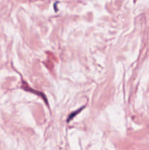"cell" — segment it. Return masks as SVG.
<instances>
[{
    "mask_svg": "<svg viewBox=\"0 0 149 150\" xmlns=\"http://www.w3.org/2000/svg\"><path fill=\"white\" fill-rule=\"evenodd\" d=\"M83 108H84V106H83V107H82V108H79V109H77L76 111H73L72 113H71V114H70V115H69L68 119H67V122H70V120H72V119L74 118V117H75V116L77 115V114H79V113H80V111H82V109H83Z\"/></svg>",
    "mask_w": 149,
    "mask_h": 150,
    "instance_id": "7a4b0ae2",
    "label": "cell"
},
{
    "mask_svg": "<svg viewBox=\"0 0 149 150\" xmlns=\"http://www.w3.org/2000/svg\"><path fill=\"white\" fill-rule=\"evenodd\" d=\"M22 88H23V89H24V90L27 91V92H32V93L35 94V95H38V96H41V97H42V99L44 100V101H45V102H46V103L48 104V101H47L46 97H45V95H43V94L41 93L40 92H38V91L34 90V89H31V88L29 87V85H28L27 83H26V82L23 81V84H22Z\"/></svg>",
    "mask_w": 149,
    "mask_h": 150,
    "instance_id": "6da1fadb",
    "label": "cell"
}]
</instances>
